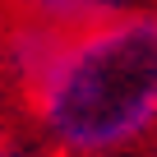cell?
<instances>
[{
  "instance_id": "cell-3",
  "label": "cell",
  "mask_w": 157,
  "mask_h": 157,
  "mask_svg": "<svg viewBox=\"0 0 157 157\" xmlns=\"http://www.w3.org/2000/svg\"><path fill=\"white\" fill-rule=\"evenodd\" d=\"M0 157H46V152L28 139V129H0Z\"/></svg>"
},
{
  "instance_id": "cell-2",
  "label": "cell",
  "mask_w": 157,
  "mask_h": 157,
  "mask_svg": "<svg viewBox=\"0 0 157 157\" xmlns=\"http://www.w3.org/2000/svg\"><path fill=\"white\" fill-rule=\"evenodd\" d=\"M134 5H143V0H10V19H23L51 33H83Z\"/></svg>"
},
{
  "instance_id": "cell-4",
  "label": "cell",
  "mask_w": 157,
  "mask_h": 157,
  "mask_svg": "<svg viewBox=\"0 0 157 157\" xmlns=\"http://www.w3.org/2000/svg\"><path fill=\"white\" fill-rule=\"evenodd\" d=\"M10 19V0H0V23H5Z\"/></svg>"
},
{
  "instance_id": "cell-1",
  "label": "cell",
  "mask_w": 157,
  "mask_h": 157,
  "mask_svg": "<svg viewBox=\"0 0 157 157\" xmlns=\"http://www.w3.org/2000/svg\"><path fill=\"white\" fill-rule=\"evenodd\" d=\"M14 102L46 157H157V0L60 33Z\"/></svg>"
}]
</instances>
